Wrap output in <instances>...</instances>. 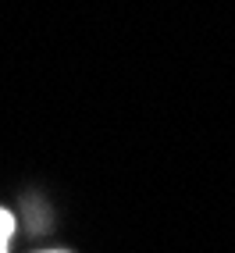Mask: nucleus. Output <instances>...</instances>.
<instances>
[{"instance_id":"1","label":"nucleus","mask_w":235,"mask_h":253,"mask_svg":"<svg viewBox=\"0 0 235 253\" xmlns=\"http://www.w3.org/2000/svg\"><path fill=\"white\" fill-rule=\"evenodd\" d=\"M11 232H14V217L7 211H0V253H7L11 246Z\"/></svg>"}]
</instances>
